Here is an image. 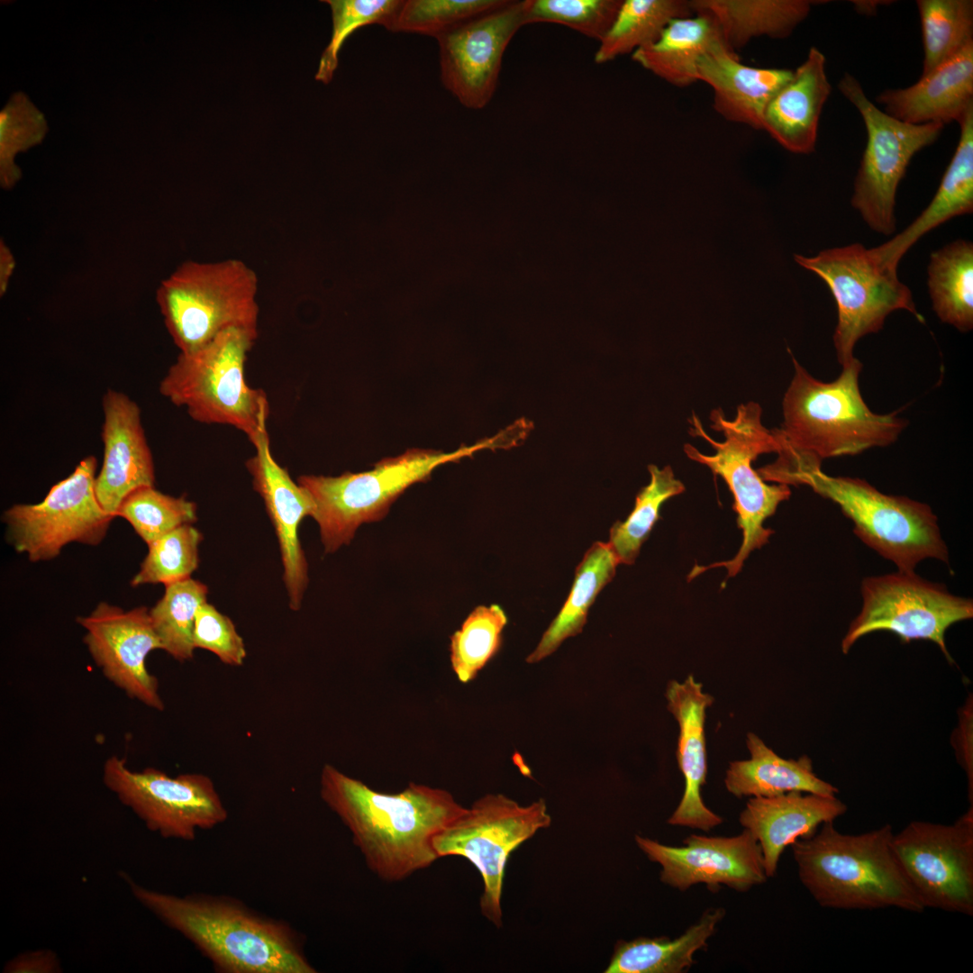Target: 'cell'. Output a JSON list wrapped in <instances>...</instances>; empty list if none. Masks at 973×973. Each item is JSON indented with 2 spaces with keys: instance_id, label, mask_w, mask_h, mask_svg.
Instances as JSON below:
<instances>
[{
  "instance_id": "24",
  "label": "cell",
  "mask_w": 973,
  "mask_h": 973,
  "mask_svg": "<svg viewBox=\"0 0 973 973\" xmlns=\"http://www.w3.org/2000/svg\"><path fill=\"white\" fill-rule=\"evenodd\" d=\"M877 101L884 112L906 123L959 122L973 107V42L913 86L885 90Z\"/></svg>"
},
{
  "instance_id": "46",
  "label": "cell",
  "mask_w": 973,
  "mask_h": 973,
  "mask_svg": "<svg viewBox=\"0 0 973 973\" xmlns=\"http://www.w3.org/2000/svg\"><path fill=\"white\" fill-rule=\"evenodd\" d=\"M15 267V260L9 247L0 242V295L5 294Z\"/></svg>"
},
{
  "instance_id": "41",
  "label": "cell",
  "mask_w": 973,
  "mask_h": 973,
  "mask_svg": "<svg viewBox=\"0 0 973 973\" xmlns=\"http://www.w3.org/2000/svg\"><path fill=\"white\" fill-rule=\"evenodd\" d=\"M332 13V30L329 44L323 51L315 79L328 84L338 68L339 52L345 41L358 29L379 24L389 30L404 0H324Z\"/></svg>"
},
{
  "instance_id": "37",
  "label": "cell",
  "mask_w": 973,
  "mask_h": 973,
  "mask_svg": "<svg viewBox=\"0 0 973 973\" xmlns=\"http://www.w3.org/2000/svg\"><path fill=\"white\" fill-rule=\"evenodd\" d=\"M924 59L923 75L973 42V1L919 0Z\"/></svg>"
},
{
  "instance_id": "40",
  "label": "cell",
  "mask_w": 973,
  "mask_h": 973,
  "mask_svg": "<svg viewBox=\"0 0 973 973\" xmlns=\"http://www.w3.org/2000/svg\"><path fill=\"white\" fill-rule=\"evenodd\" d=\"M202 533L192 524L179 526L148 545L131 585L168 584L189 578L199 565Z\"/></svg>"
},
{
  "instance_id": "47",
  "label": "cell",
  "mask_w": 973,
  "mask_h": 973,
  "mask_svg": "<svg viewBox=\"0 0 973 973\" xmlns=\"http://www.w3.org/2000/svg\"><path fill=\"white\" fill-rule=\"evenodd\" d=\"M856 9L862 14H870L877 10V7L881 5L882 2L878 1H854Z\"/></svg>"
},
{
  "instance_id": "18",
  "label": "cell",
  "mask_w": 973,
  "mask_h": 973,
  "mask_svg": "<svg viewBox=\"0 0 973 973\" xmlns=\"http://www.w3.org/2000/svg\"><path fill=\"white\" fill-rule=\"evenodd\" d=\"M77 621L86 630L84 643L106 679L130 698L163 711L159 681L146 668L148 655L162 650L150 610L138 606L124 611L101 602Z\"/></svg>"
},
{
  "instance_id": "7",
  "label": "cell",
  "mask_w": 973,
  "mask_h": 973,
  "mask_svg": "<svg viewBox=\"0 0 973 973\" xmlns=\"http://www.w3.org/2000/svg\"><path fill=\"white\" fill-rule=\"evenodd\" d=\"M761 414L760 405L755 402L740 405L732 420L725 418L721 409L713 410L711 428L723 433V441H714L695 414L689 420L692 424L689 433L710 442L715 452L705 455L687 443L685 453L689 459L707 466L725 481L733 496L737 524L743 534L742 544L734 558L707 567L696 566V574L712 568L725 567L727 577H734L749 554L768 542L773 531L764 528L763 523L791 495L787 485L767 484L752 467V462L760 454L777 453L779 450L773 430L762 424Z\"/></svg>"
},
{
  "instance_id": "15",
  "label": "cell",
  "mask_w": 973,
  "mask_h": 973,
  "mask_svg": "<svg viewBox=\"0 0 973 973\" xmlns=\"http://www.w3.org/2000/svg\"><path fill=\"white\" fill-rule=\"evenodd\" d=\"M96 459L84 458L38 504H16L3 514L7 539L32 562L56 558L70 542L99 544L112 520L95 491Z\"/></svg>"
},
{
  "instance_id": "22",
  "label": "cell",
  "mask_w": 973,
  "mask_h": 973,
  "mask_svg": "<svg viewBox=\"0 0 973 973\" xmlns=\"http://www.w3.org/2000/svg\"><path fill=\"white\" fill-rule=\"evenodd\" d=\"M665 696L668 710L679 726L677 759L685 779L683 796L668 823L709 832L723 823L722 817L705 805L701 793L707 775L705 711L714 699L703 692L702 684L692 675L683 682L670 680Z\"/></svg>"
},
{
  "instance_id": "25",
  "label": "cell",
  "mask_w": 973,
  "mask_h": 973,
  "mask_svg": "<svg viewBox=\"0 0 973 973\" xmlns=\"http://www.w3.org/2000/svg\"><path fill=\"white\" fill-rule=\"evenodd\" d=\"M825 63L824 55L810 48L763 112L761 130L790 152L809 154L815 149L820 116L831 93Z\"/></svg>"
},
{
  "instance_id": "17",
  "label": "cell",
  "mask_w": 973,
  "mask_h": 973,
  "mask_svg": "<svg viewBox=\"0 0 973 973\" xmlns=\"http://www.w3.org/2000/svg\"><path fill=\"white\" fill-rule=\"evenodd\" d=\"M525 13L526 0H506L436 38L441 82L463 106L478 110L491 101L503 56L525 25Z\"/></svg>"
},
{
  "instance_id": "10",
  "label": "cell",
  "mask_w": 973,
  "mask_h": 973,
  "mask_svg": "<svg viewBox=\"0 0 973 973\" xmlns=\"http://www.w3.org/2000/svg\"><path fill=\"white\" fill-rule=\"evenodd\" d=\"M550 822L542 799L521 805L502 794H488L446 824L433 837L432 846L439 859L460 856L474 865L483 880L481 913L500 927L508 858L536 832L549 827Z\"/></svg>"
},
{
  "instance_id": "5",
  "label": "cell",
  "mask_w": 973,
  "mask_h": 973,
  "mask_svg": "<svg viewBox=\"0 0 973 973\" xmlns=\"http://www.w3.org/2000/svg\"><path fill=\"white\" fill-rule=\"evenodd\" d=\"M760 473L764 480L807 485L837 504L852 521L855 534L898 570L914 571L929 558L949 561L937 517L925 504L883 494L859 478L827 475L821 462L807 458L776 461Z\"/></svg>"
},
{
  "instance_id": "28",
  "label": "cell",
  "mask_w": 973,
  "mask_h": 973,
  "mask_svg": "<svg viewBox=\"0 0 973 973\" xmlns=\"http://www.w3.org/2000/svg\"><path fill=\"white\" fill-rule=\"evenodd\" d=\"M750 758L729 764L724 778L728 792L737 797H769L797 791L835 796L839 790L818 777L807 756L787 759L777 755L756 734L749 732Z\"/></svg>"
},
{
  "instance_id": "4",
  "label": "cell",
  "mask_w": 973,
  "mask_h": 973,
  "mask_svg": "<svg viewBox=\"0 0 973 973\" xmlns=\"http://www.w3.org/2000/svg\"><path fill=\"white\" fill-rule=\"evenodd\" d=\"M890 824L859 834L824 823L790 846L801 883L819 905L841 910H925L892 848Z\"/></svg>"
},
{
  "instance_id": "36",
  "label": "cell",
  "mask_w": 973,
  "mask_h": 973,
  "mask_svg": "<svg viewBox=\"0 0 973 973\" xmlns=\"http://www.w3.org/2000/svg\"><path fill=\"white\" fill-rule=\"evenodd\" d=\"M207 587L191 577L165 586L163 596L150 609L162 650L178 661L190 660L196 650L193 632L198 608L207 602Z\"/></svg>"
},
{
  "instance_id": "9",
  "label": "cell",
  "mask_w": 973,
  "mask_h": 973,
  "mask_svg": "<svg viewBox=\"0 0 973 973\" xmlns=\"http://www.w3.org/2000/svg\"><path fill=\"white\" fill-rule=\"evenodd\" d=\"M259 278L244 261H186L157 289L166 328L180 353L232 329L258 332Z\"/></svg>"
},
{
  "instance_id": "38",
  "label": "cell",
  "mask_w": 973,
  "mask_h": 973,
  "mask_svg": "<svg viewBox=\"0 0 973 973\" xmlns=\"http://www.w3.org/2000/svg\"><path fill=\"white\" fill-rule=\"evenodd\" d=\"M507 622L500 605H478L450 636L451 668L461 683L474 679L497 653Z\"/></svg>"
},
{
  "instance_id": "30",
  "label": "cell",
  "mask_w": 973,
  "mask_h": 973,
  "mask_svg": "<svg viewBox=\"0 0 973 973\" xmlns=\"http://www.w3.org/2000/svg\"><path fill=\"white\" fill-rule=\"evenodd\" d=\"M692 12H703L716 22L730 50L743 48L750 40L767 36L783 39L809 14L808 0H692Z\"/></svg>"
},
{
  "instance_id": "44",
  "label": "cell",
  "mask_w": 973,
  "mask_h": 973,
  "mask_svg": "<svg viewBox=\"0 0 973 973\" xmlns=\"http://www.w3.org/2000/svg\"><path fill=\"white\" fill-rule=\"evenodd\" d=\"M193 642L196 649L215 654L229 666H241L247 656L243 639L232 621L207 602L197 610Z\"/></svg>"
},
{
  "instance_id": "33",
  "label": "cell",
  "mask_w": 973,
  "mask_h": 973,
  "mask_svg": "<svg viewBox=\"0 0 973 973\" xmlns=\"http://www.w3.org/2000/svg\"><path fill=\"white\" fill-rule=\"evenodd\" d=\"M932 309L960 332L973 328V244L957 240L932 252L927 267Z\"/></svg>"
},
{
  "instance_id": "19",
  "label": "cell",
  "mask_w": 973,
  "mask_h": 973,
  "mask_svg": "<svg viewBox=\"0 0 973 973\" xmlns=\"http://www.w3.org/2000/svg\"><path fill=\"white\" fill-rule=\"evenodd\" d=\"M635 842L650 861L660 865V881L679 891L705 884L713 892L721 885L745 892L768 878L761 848L747 829L732 837L691 834L680 847L641 835H635Z\"/></svg>"
},
{
  "instance_id": "45",
  "label": "cell",
  "mask_w": 973,
  "mask_h": 973,
  "mask_svg": "<svg viewBox=\"0 0 973 973\" xmlns=\"http://www.w3.org/2000/svg\"><path fill=\"white\" fill-rule=\"evenodd\" d=\"M61 964L58 955L50 949L24 951L8 960L4 973H59Z\"/></svg>"
},
{
  "instance_id": "12",
  "label": "cell",
  "mask_w": 973,
  "mask_h": 973,
  "mask_svg": "<svg viewBox=\"0 0 973 973\" xmlns=\"http://www.w3.org/2000/svg\"><path fill=\"white\" fill-rule=\"evenodd\" d=\"M839 90L860 114L867 130V144L854 180L851 205L876 232L896 231V195L912 158L932 144L943 124H910L876 106L854 76L846 73Z\"/></svg>"
},
{
  "instance_id": "34",
  "label": "cell",
  "mask_w": 973,
  "mask_h": 973,
  "mask_svg": "<svg viewBox=\"0 0 973 973\" xmlns=\"http://www.w3.org/2000/svg\"><path fill=\"white\" fill-rule=\"evenodd\" d=\"M689 1L623 0L594 60L610 62L654 42L670 21L692 15Z\"/></svg>"
},
{
  "instance_id": "8",
  "label": "cell",
  "mask_w": 973,
  "mask_h": 973,
  "mask_svg": "<svg viewBox=\"0 0 973 973\" xmlns=\"http://www.w3.org/2000/svg\"><path fill=\"white\" fill-rule=\"evenodd\" d=\"M258 332L232 328L200 349L179 353L159 383L160 394L196 422L230 425L250 440L267 425L265 392L247 384L245 363Z\"/></svg>"
},
{
  "instance_id": "39",
  "label": "cell",
  "mask_w": 973,
  "mask_h": 973,
  "mask_svg": "<svg viewBox=\"0 0 973 973\" xmlns=\"http://www.w3.org/2000/svg\"><path fill=\"white\" fill-rule=\"evenodd\" d=\"M116 516L128 521L149 545L168 532L197 520L196 503L184 496H172L154 486H142L127 496Z\"/></svg>"
},
{
  "instance_id": "32",
  "label": "cell",
  "mask_w": 973,
  "mask_h": 973,
  "mask_svg": "<svg viewBox=\"0 0 973 973\" xmlns=\"http://www.w3.org/2000/svg\"><path fill=\"white\" fill-rule=\"evenodd\" d=\"M619 561L608 542L596 541L576 568L568 596L557 616L543 633L528 663L550 656L568 638L583 630L588 610L600 591L614 578Z\"/></svg>"
},
{
  "instance_id": "16",
  "label": "cell",
  "mask_w": 973,
  "mask_h": 973,
  "mask_svg": "<svg viewBox=\"0 0 973 973\" xmlns=\"http://www.w3.org/2000/svg\"><path fill=\"white\" fill-rule=\"evenodd\" d=\"M896 860L924 908L973 914V807L950 824L913 821L892 839Z\"/></svg>"
},
{
  "instance_id": "42",
  "label": "cell",
  "mask_w": 973,
  "mask_h": 973,
  "mask_svg": "<svg viewBox=\"0 0 973 973\" xmlns=\"http://www.w3.org/2000/svg\"><path fill=\"white\" fill-rule=\"evenodd\" d=\"M506 0H404L388 31L432 36L493 10Z\"/></svg>"
},
{
  "instance_id": "11",
  "label": "cell",
  "mask_w": 973,
  "mask_h": 973,
  "mask_svg": "<svg viewBox=\"0 0 973 973\" xmlns=\"http://www.w3.org/2000/svg\"><path fill=\"white\" fill-rule=\"evenodd\" d=\"M794 259L826 283L836 302L838 322L832 340L842 367L855 359L858 341L878 332L892 312L905 310L923 321L911 290L897 272L883 267L860 243L826 249L811 258L795 254Z\"/></svg>"
},
{
  "instance_id": "27",
  "label": "cell",
  "mask_w": 973,
  "mask_h": 973,
  "mask_svg": "<svg viewBox=\"0 0 973 973\" xmlns=\"http://www.w3.org/2000/svg\"><path fill=\"white\" fill-rule=\"evenodd\" d=\"M959 123V144L931 203L903 232L869 249L892 271L897 272L901 259L924 234L953 217L973 212V107Z\"/></svg>"
},
{
  "instance_id": "20",
  "label": "cell",
  "mask_w": 973,
  "mask_h": 973,
  "mask_svg": "<svg viewBox=\"0 0 973 973\" xmlns=\"http://www.w3.org/2000/svg\"><path fill=\"white\" fill-rule=\"evenodd\" d=\"M249 441L255 453L246 461V468L276 532L289 606L298 610L308 584V565L298 538V528L305 517H312L314 504L307 491L293 481L287 470L274 459L267 426Z\"/></svg>"
},
{
  "instance_id": "31",
  "label": "cell",
  "mask_w": 973,
  "mask_h": 973,
  "mask_svg": "<svg viewBox=\"0 0 973 973\" xmlns=\"http://www.w3.org/2000/svg\"><path fill=\"white\" fill-rule=\"evenodd\" d=\"M723 907L704 912L698 922L675 939L641 937L617 941L606 973H683L696 963L694 955L705 949L723 919Z\"/></svg>"
},
{
  "instance_id": "35",
  "label": "cell",
  "mask_w": 973,
  "mask_h": 973,
  "mask_svg": "<svg viewBox=\"0 0 973 973\" xmlns=\"http://www.w3.org/2000/svg\"><path fill=\"white\" fill-rule=\"evenodd\" d=\"M650 483L637 494L634 507L625 521H617L610 529L611 549L619 563L631 565L639 555L642 543L659 519L661 505L685 491L684 484L675 477L669 466L659 468L650 465Z\"/></svg>"
},
{
  "instance_id": "3",
  "label": "cell",
  "mask_w": 973,
  "mask_h": 973,
  "mask_svg": "<svg viewBox=\"0 0 973 973\" xmlns=\"http://www.w3.org/2000/svg\"><path fill=\"white\" fill-rule=\"evenodd\" d=\"M795 374L784 396V421L773 432L778 457L823 459L856 455L895 442L906 421L895 411L872 412L859 391L862 364L854 359L832 382L812 377L794 358Z\"/></svg>"
},
{
  "instance_id": "26",
  "label": "cell",
  "mask_w": 973,
  "mask_h": 973,
  "mask_svg": "<svg viewBox=\"0 0 973 973\" xmlns=\"http://www.w3.org/2000/svg\"><path fill=\"white\" fill-rule=\"evenodd\" d=\"M792 74L790 69L742 64L723 43L704 54L696 65L697 81L713 89L714 110L730 122L757 130L762 129L766 105Z\"/></svg>"
},
{
  "instance_id": "6",
  "label": "cell",
  "mask_w": 973,
  "mask_h": 973,
  "mask_svg": "<svg viewBox=\"0 0 973 973\" xmlns=\"http://www.w3.org/2000/svg\"><path fill=\"white\" fill-rule=\"evenodd\" d=\"M514 445V436L505 428L493 437L452 452L413 448L379 460L368 471L346 472L337 477L302 475L296 482L314 504L312 517L319 526L324 551L332 553L348 545L363 523L382 520L408 487L429 479L439 466L482 450Z\"/></svg>"
},
{
  "instance_id": "21",
  "label": "cell",
  "mask_w": 973,
  "mask_h": 973,
  "mask_svg": "<svg viewBox=\"0 0 973 973\" xmlns=\"http://www.w3.org/2000/svg\"><path fill=\"white\" fill-rule=\"evenodd\" d=\"M102 407L104 454L95 491L102 508L116 517L127 496L140 487L154 486L155 468L138 404L120 391L108 389Z\"/></svg>"
},
{
  "instance_id": "2",
  "label": "cell",
  "mask_w": 973,
  "mask_h": 973,
  "mask_svg": "<svg viewBox=\"0 0 973 973\" xmlns=\"http://www.w3.org/2000/svg\"><path fill=\"white\" fill-rule=\"evenodd\" d=\"M134 899L188 940L223 973H315L296 931L240 900L223 896H177L145 887L125 876Z\"/></svg>"
},
{
  "instance_id": "23",
  "label": "cell",
  "mask_w": 973,
  "mask_h": 973,
  "mask_svg": "<svg viewBox=\"0 0 973 973\" xmlns=\"http://www.w3.org/2000/svg\"><path fill=\"white\" fill-rule=\"evenodd\" d=\"M847 811L835 796L803 792L751 797L740 814V823L758 841L768 878L776 875L785 849L800 838L813 835L824 823L834 822Z\"/></svg>"
},
{
  "instance_id": "1",
  "label": "cell",
  "mask_w": 973,
  "mask_h": 973,
  "mask_svg": "<svg viewBox=\"0 0 973 973\" xmlns=\"http://www.w3.org/2000/svg\"><path fill=\"white\" fill-rule=\"evenodd\" d=\"M320 796L368 868L388 882L435 862L433 837L466 809L442 788L411 782L398 793L378 792L330 764L320 774Z\"/></svg>"
},
{
  "instance_id": "13",
  "label": "cell",
  "mask_w": 973,
  "mask_h": 973,
  "mask_svg": "<svg viewBox=\"0 0 973 973\" xmlns=\"http://www.w3.org/2000/svg\"><path fill=\"white\" fill-rule=\"evenodd\" d=\"M102 780L149 831L164 839L192 841L198 831L228 818L214 781L202 773L170 777L155 768L136 771L113 755L104 763Z\"/></svg>"
},
{
  "instance_id": "14",
  "label": "cell",
  "mask_w": 973,
  "mask_h": 973,
  "mask_svg": "<svg viewBox=\"0 0 973 973\" xmlns=\"http://www.w3.org/2000/svg\"><path fill=\"white\" fill-rule=\"evenodd\" d=\"M862 607L841 641L848 653L861 637L888 631L903 642L928 640L953 663L944 636L953 623L973 616L971 599L952 595L945 586L930 582L914 571L868 577L861 583Z\"/></svg>"
},
{
  "instance_id": "29",
  "label": "cell",
  "mask_w": 973,
  "mask_h": 973,
  "mask_svg": "<svg viewBox=\"0 0 973 973\" xmlns=\"http://www.w3.org/2000/svg\"><path fill=\"white\" fill-rule=\"evenodd\" d=\"M722 43L726 45L714 18L695 12L670 21L654 42L634 51L632 59L668 84L686 87L697 82L701 57Z\"/></svg>"
},
{
  "instance_id": "43",
  "label": "cell",
  "mask_w": 973,
  "mask_h": 973,
  "mask_svg": "<svg viewBox=\"0 0 973 973\" xmlns=\"http://www.w3.org/2000/svg\"><path fill=\"white\" fill-rule=\"evenodd\" d=\"M623 0H526L525 25H565L598 42L613 24Z\"/></svg>"
}]
</instances>
